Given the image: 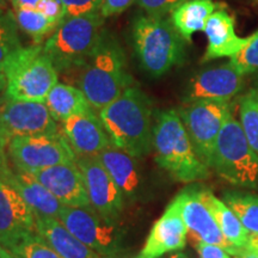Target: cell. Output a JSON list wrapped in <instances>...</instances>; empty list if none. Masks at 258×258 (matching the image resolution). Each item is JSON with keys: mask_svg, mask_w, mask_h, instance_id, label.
<instances>
[{"mask_svg": "<svg viewBox=\"0 0 258 258\" xmlns=\"http://www.w3.org/2000/svg\"><path fill=\"white\" fill-rule=\"evenodd\" d=\"M31 175L66 207H91L85 180L77 161L47 167Z\"/></svg>", "mask_w": 258, "mask_h": 258, "instance_id": "cell-16", "label": "cell"}, {"mask_svg": "<svg viewBox=\"0 0 258 258\" xmlns=\"http://www.w3.org/2000/svg\"><path fill=\"white\" fill-rule=\"evenodd\" d=\"M173 200L178 205L188 235L194 244L207 243L219 245L233 256L238 247L233 246L222 234L211 211L200 198L199 188L184 189Z\"/></svg>", "mask_w": 258, "mask_h": 258, "instance_id": "cell-12", "label": "cell"}, {"mask_svg": "<svg viewBox=\"0 0 258 258\" xmlns=\"http://www.w3.org/2000/svg\"><path fill=\"white\" fill-rule=\"evenodd\" d=\"M231 112L230 102L209 99L189 102L178 110L195 152L208 167L219 133Z\"/></svg>", "mask_w": 258, "mask_h": 258, "instance_id": "cell-9", "label": "cell"}, {"mask_svg": "<svg viewBox=\"0 0 258 258\" xmlns=\"http://www.w3.org/2000/svg\"><path fill=\"white\" fill-rule=\"evenodd\" d=\"M221 4L213 0H186L171 12V23L185 42H191L195 32L205 31L206 23Z\"/></svg>", "mask_w": 258, "mask_h": 258, "instance_id": "cell-23", "label": "cell"}, {"mask_svg": "<svg viewBox=\"0 0 258 258\" xmlns=\"http://www.w3.org/2000/svg\"><path fill=\"white\" fill-rule=\"evenodd\" d=\"M254 89L258 90V77L256 78V86H254Z\"/></svg>", "mask_w": 258, "mask_h": 258, "instance_id": "cell-46", "label": "cell"}, {"mask_svg": "<svg viewBox=\"0 0 258 258\" xmlns=\"http://www.w3.org/2000/svg\"><path fill=\"white\" fill-rule=\"evenodd\" d=\"M36 234L61 258H102L64 227L59 219L35 217Z\"/></svg>", "mask_w": 258, "mask_h": 258, "instance_id": "cell-22", "label": "cell"}, {"mask_svg": "<svg viewBox=\"0 0 258 258\" xmlns=\"http://www.w3.org/2000/svg\"><path fill=\"white\" fill-rule=\"evenodd\" d=\"M106 171L123 194L124 200L135 201L141 185V176L137 158L114 146L97 154Z\"/></svg>", "mask_w": 258, "mask_h": 258, "instance_id": "cell-21", "label": "cell"}, {"mask_svg": "<svg viewBox=\"0 0 258 258\" xmlns=\"http://www.w3.org/2000/svg\"><path fill=\"white\" fill-rule=\"evenodd\" d=\"M0 254H2V258H21L18 254H16L10 251L9 249H5L4 246L0 247Z\"/></svg>", "mask_w": 258, "mask_h": 258, "instance_id": "cell-42", "label": "cell"}, {"mask_svg": "<svg viewBox=\"0 0 258 258\" xmlns=\"http://www.w3.org/2000/svg\"><path fill=\"white\" fill-rule=\"evenodd\" d=\"M132 41L141 69L153 78L184 62L185 41L164 17L137 16L132 25Z\"/></svg>", "mask_w": 258, "mask_h": 258, "instance_id": "cell-4", "label": "cell"}, {"mask_svg": "<svg viewBox=\"0 0 258 258\" xmlns=\"http://www.w3.org/2000/svg\"><path fill=\"white\" fill-rule=\"evenodd\" d=\"M254 2H256V3H258V0H254Z\"/></svg>", "mask_w": 258, "mask_h": 258, "instance_id": "cell-48", "label": "cell"}, {"mask_svg": "<svg viewBox=\"0 0 258 258\" xmlns=\"http://www.w3.org/2000/svg\"><path fill=\"white\" fill-rule=\"evenodd\" d=\"M170 258H189V257H188V254H185L184 252H176V253H173Z\"/></svg>", "mask_w": 258, "mask_h": 258, "instance_id": "cell-44", "label": "cell"}, {"mask_svg": "<svg viewBox=\"0 0 258 258\" xmlns=\"http://www.w3.org/2000/svg\"><path fill=\"white\" fill-rule=\"evenodd\" d=\"M6 90V76L4 71H0V93Z\"/></svg>", "mask_w": 258, "mask_h": 258, "instance_id": "cell-43", "label": "cell"}, {"mask_svg": "<svg viewBox=\"0 0 258 258\" xmlns=\"http://www.w3.org/2000/svg\"><path fill=\"white\" fill-rule=\"evenodd\" d=\"M195 249L200 258H233L224 247L207 243H196Z\"/></svg>", "mask_w": 258, "mask_h": 258, "instance_id": "cell-36", "label": "cell"}, {"mask_svg": "<svg viewBox=\"0 0 258 258\" xmlns=\"http://www.w3.org/2000/svg\"><path fill=\"white\" fill-rule=\"evenodd\" d=\"M5 95L9 101L46 103L50 90L57 84L59 72L43 46L23 47L4 69Z\"/></svg>", "mask_w": 258, "mask_h": 258, "instance_id": "cell-5", "label": "cell"}, {"mask_svg": "<svg viewBox=\"0 0 258 258\" xmlns=\"http://www.w3.org/2000/svg\"><path fill=\"white\" fill-rule=\"evenodd\" d=\"M8 156L16 169L28 173L60 164L76 163L78 158L60 132L12 138L8 145Z\"/></svg>", "mask_w": 258, "mask_h": 258, "instance_id": "cell-8", "label": "cell"}, {"mask_svg": "<svg viewBox=\"0 0 258 258\" xmlns=\"http://www.w3.org/2000/svg\"><path fill=\"white\" fill-rule=\"evenodd\" d=\"M64 227L99 256L122 251V234L116 222L109 221L92 207L73 208L63 206L59 217Z\"/></svg>", "mask_w": 258, "mask_h": 258, "instance_id": "cell-10", "label": "cell"}, {"mask_svg": "<svg viewBox=\"0 0 258 258\" xmlns=\"http://www.w3.org/2000/svg\"><path fill=\"white\" fill-rule=\"evenodd\" d=\"M157 164L179 182H196L209 176V167L200 159L178 111L158 112L153 127Z\"/></svg>", "mask_w": 258, "mask_h": 258, "instance_id": "cell-3", "label": "cell"}, {"mask_svg": "<svg viewBox=\"0 0 258 258\" xmlns=\"http://www.w3.org/2000/svg\"><path fill=\"white\" fill-rule=\"evenodd\" d=\"M9 250L18 254L21 258H61L36 233L27 235Z\"/></svg>", "mask_w": 258, "mask_h": 258, "instance_id": "cell-30", "label": "cell"}, {"mask_svg": "<svg viewBox=\"0 0 258 258\" xmlns=\"http://www.w3.org/2000/svg\"><path fill=\"white\" fill-rule=\"evenodd\" d=\"M41 0H10L12 9H36Z\"/></svg>", "mask_w": 258, "mask_h": 258, "instance_id": "cell-38", "label": "cell"}, {"mask_svg": "<svg viewBox=\"0 0 258 258\" xmlns=\"http://www.w3.org/2000/svg\"><path fill=\"white\" fill-rule=\"evenodd\" d=\"M247 246L252 249L254 252L258 253V233L249 234V239H247Z\"/></svg>", "mask_w": 258, "mask_h": 258, "instance_id": "cell-40", "label": "cell"}, {"mask_svg": "<svg viewBox=\"0 0 258 258\" xmlns=\"http://www.w3.org/2000/svg\"><path fill=\"white\" fill-rule=\"evenodd\" d=\"M0 125L9 140L16 137L59 133L46 103L9 101L0 106Z\"/></svg>", "mask_w": 258, "mask_h": 258, "instance_id": "cell-13", "label": "cell"}, {"mask_svg": "<svg viewBox=\"0 0 258 258\" xmlns=\"http://www.w3.org/2000/svg\"><path fill=\"white\" fill-rule=\"evenodd\" d=\"M102 258H139V257L135 256V254H133V253L124 252V251L122 250V251H118V252H116L114 254H110V256H105V257H102Z\"/></svg>", "mask_w": 258, "mask_h": 258, "instance_id": "cell-41", "label": "cell"}, {"mask_svg": "<svg viewBox=\"0 0 258 258\" xmlns=\"http://www.w3.org/2000/svg\"><path fill=\"white\" fill-rule=\"evenodd\" d=\"M36 10L47 16L51 21L57 22L60 24L66 18V12L59 0H41L36 6Z\"/></svg>", "mask_w": 258, "mask_h": 258, "instance_id": "cell-34", "label": "cell"}, {"mask_svg": "<svg viewBox=\"0 0 258 258\" xmlns=\"http://www.w3.org/2000/svg\"><path fill=\"white\" fill-rule=\"evenodd\" d=\"M10 0H0V9H6L8 8Z\"/></svg>", "mask_w": 258, "mask_h": 258, "instance_id": "cell-45", "label": "cell"}, {"mask_svg": "<svg viewBox=\"0 0 258 258\" xmlns=\"http://www.w3.org/2000/svg\"><path fill=\"white\" fill-rule=\"evenodd\" d=\"M99 117L114 147L135 158L152 152V104L137 86L127 89L102 109Z\"/></svg>", "mask_w": 258, "mask_h": 258, "instance_id": "cell-2", "label": "cell"}, {"mask_svg": "<svg viewBox=\"0 0 258 258\" xmlns=\"http://www.w3.org/2000/svg\"><path fill=\"white\" fill-rule=\"evenodd\" d=\"M240 124L250 146L258 156V90L252 88L240 101Z\"/></svg>", "mask_w": 258, "mask_h": 258, "instance_id": "cell-29", "label": "cell"}, {"mask_svg": "<svg viewBox=\"0 0 258 258\" xmlns=\"http://www.w3.org/2000/svg\"><path fill=\"white\" fill-rule=\"evenodd\" d=\"M79 70V89L96 110L101 111L133 86L124 49L105 29Z\"/></svg>", "mask_w": 258, "mask_h": 258, "instance_id": "cell-1", "label": "cell"}, {"mask_svg": "<svg viewBox=\"0 0 258 258\" xmlns=\"http://www.w3.org/2000/svg\"><path fill=\"white\" fill-rule=\"evenodd\" d=\"M104 17L101 12L64 18L43 44L57 72L80 69L101 37Z\"/></svg>", "mask_w": 258, "mask_h": 258, "instance_id": "cell-6", "label": "cell"}, {"mask_svg": "<svg viewBox=\"0 0 258 258\" xmlns=\"http://www.w3.org/2000/svg\"><path fill=\"white\" fill-rule=\"evenodd\" d=\"M211 167L231 184L251 189L258 184V156L232 112L219 133Z\"/></svg>", "mask_w": 258, "mask_h": 258, "instance_id": "cell-7", "label": "cell"}, {"mask_svg": "<svg viewBox=\"0 0 258 258\" xmlns=\"http://www.w3.org/2000/svg\"><path fill=\"white\" fill-rule=\"evenodd\" d=\"M234 24V18L226 9H218L213 12L205 28L208 43L202 62L232 57L250 43L251 36L239 37L235 34Z\"/></svg>", "mask_w": 258, "mask_h": 258, "instance_id": "cell-20", "label": "cell"}, {"mask_svg": "<svg viewBox=\"0 0 258 258\" xmlns=\"http://www.w3.org/2000/svg\"><path fill=\"white\" fill-rule=\"evenodd\" d=\"M32 233H36V221L31 208L0 177V245L10 249Z\"/></svg>", "mask_w": 258, "mask_h": 258, "instance_id": "cell-15", "label": "cell"}, {"mask_svg": "<svg viewBox=\"0 0 258 258\" xmlns=\"http://www.w3.org/2000/svg\"><path fill=\"white\" fill-rule=\"evenodd\" d=\"M186 226L175 200L167 206L164 214L154 222L139 258H161L165 253L184 249Z\"/></svg>", "mask_w": 258, "mask_h": 258, "instance_id": "cell-17", "label": "cell"}, {"mask_svg": "<svg viewBox=\"0 0 258 258\" xmlns=\"http://www.w3.org/2000/svg\"><path fill=\"white\" fill-rule=\"evenodd\" d=\"M18 28L30 36L35 42L43 40L44 36L53 34L60 23L51 21L36 9H14Z\"/></svg>", "mask_w": 258, "mask_h": 258, "instance_id": "cell-27", "label": "cell"}, {"mask_svg": "<svg viewBox=\"0 0 258 258\" xmlns=\"http://www.w3.org/2000/svg\"><path fill=\"white\" fill-rule=\"evenodd\" d=\"M46 105L56 122H64L73 116L92 111L91 105L82 90L61 83H57L50 90Z\"/></svg>", "mask_w": 258, "mask_h": 258, "instance_id": "cell-24", "label": "cell"}, {"mask_svg": "<svg viewBox=\"0 0 258 258\" xmlns=\"http://www.w3.org/2000/svg\"><path fill=\"white\" fill-rule=\"evenodd\" d=\"M185 2L186 0H138L137 3L147 15L164 17Z\"/></svg>", "mask_w": 258, "mask_h": 258, "instance_id": "cell-32", "label": "cell"}, {"mask_svg": "<svg viewBox=\"0 0 258 258\" xmlns=\"http://www.w3.org/2000/svg\"><path fill=\"white\" fill-rule=\"evenodd\" d=\"M0 247H2V245H0ZM0 258H2V254H0Z\"/></svg>", "mask_w": 258, "mask_h": 258, "instance_id": "cell-47", "label": "cell"}, {"mask_svg": "<svg viewBox=\"0 0 258 258\" xmlns=\"http://www.w3.org/2000/svg\"><path fill=\"white\" fill-rule=\"evenodd\" d=\"M224 202L235 213L250 234L258 233V196L249 192L227 191Z\"/></svg>", "mask_w": 258, "mask_h": 258, "instance_id": "cell-26", "label": "cell"}, {"mask_svg": "<svg viewBox=\"0 0 258 258\" xmlns=\"http://www.w3.org/2000/svg\"><path fill=\"white\" fill-rule=\"evenodd\" d=\"M200 198L205 202L209 211L218 222L225 238L235 247H244L247 245L249 232L238 219L235 213L221 200L215 198L211 190L199 188Z\"/></svg>", "mask_w": 258, "mask_h": 258, "instance_id": "cell-25", "label": "cell"}, {"mask_svg": "<svg viewBox=\"0 0 258 258\" xmlns=\"http://www.w3.org/2000/svg\"><path fill=\"white\" fill-rule=\"evenodd\" d=\"M66 12V18L98 12L102 0H59Z\"/></svg>", "mask_w": 258, "mask_h": 258, "instance_id": "cell-33", "label": "cell"}, {"mask_svg": "<svg viewBox=\"0 0 258 258\" xmlns=\"http://www.w3.org/2000/svg\"><path fill=\"white\" fill-rule=\"evenodd\" d=\"M232 257L233 258H258V253L254 252L252 249H250V247L246 245V246L244 247H238Z\"/></svg>", "mask_w": 258, "mask_h": 258, "instance_id": "cell-39", "label": "cell"}, {"mask_svg": "<svg viewBox=\"0 0 258 258\" xmlns=\"http://www.w3.org/2000/svg\"><path fill=\"white\" fill-rule=\"evenodd\" d=\"M138 0H102L99 12L104 18L120 15L128 10Z\"/></svg>", "mask_w": 258, "mask_h": 258, "instance_id": "cell-35", "label": "cell"}, {"mask_svg": "<svg viewBox=\"0 0 258 258\" xmlns=\"http://www.w3.org/2000/svg\"><path fill=\"white\" fill-rule=\"evenodd\" d=\"M18 29L12 10L0 9V71H4L10 59L23 48Z\"/></svg>", "mask_w": 258, "mask_h": 258, "instance_id": "cell-28", "label": "cell"}, {"mask_svg": "<svg viewBox=\"0 0 258 258\" xmlns=\"http://www.w3.org/2000/svg\"><path fill=\"white\" fill-rule=\"evenodd\" d=\"M9 143V138L6 137L5 132L3 131L2 125H0V171L4 169L6 165H9L8 156H6V147H8Z\"/></svg>", "mask_w": 258, "mask_h": 258, "instance_id": "cell-37", "label": "cell"}, {"mask_svg": "<svg viewBox=\"0 0 258 258\" xmlns=\"http://www.w3.org/2000/svg\"><path fill=\"white\" fill-rule=\"evenodd\" d=\"M85 180L91 207L109 221H117L124 208V196L97 156L77 158Z\"/></svg>", "mask_w": 258, "mask_h": 258, "instance_id": "cell-11", "label": "cell"}, {"mask_svg": "<svg viewBox=\"0 0 258 258\" xmlns=\"http://www.w3.org/2000/svg\"><path fill=\"white\" fill-rule=\"evenodd\" d=\"M0 177L23 198L35 217L59 219L63 205L31 173L6 165L0 171Z\"/></svg>", "mask_w": 258, "mask_h": 258, "instance_id": "cell-19", "label": "cell"}, {"mask_svg": "<svg viewBox=\"0 0 258 258\" xmlns=\"http://www.w3.org/2000/svg\"><path fill=\"white\" fill-rule=\"evenodd\" d=\"M244 86V74L231 62L200 71L190 79L184 95L185 102L209 99L230 102Z\"/></svg>", "mask_w": 258, "mask_h": 258, "instance_id": "cell-14", "label": "cell"}, {"mask_svg": "<svg viewBox=\"0 0 258 258\" xmlns=\"http://www.w3.org/2000/svg\"><path fill=\"white\" fill-rule=\"evenodd\" d=\"M230 62L244 76L258 72V30L251 35L250 43L232 56Z\"/></svg>", "mask_w": 258, "mask_h": 258, "instance_id": "cell-31", "label": "cell"}, {"mask_svg": "<svg viewBox=\"0 0 258 258\" xmlns=\"http://www.w3.org/2000/svg\"><path fill=\"white\" fill-rule=\"evenodd\" d=\"M61 129L77 157L97 156L112 146L101 117L92 111L69 118Z\"/></svg>", "mask_w": 258, "mask_h": 258, "instance_id": "cell-18", "label": "cell"}]
</instances>
